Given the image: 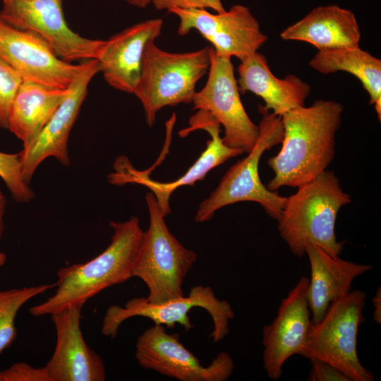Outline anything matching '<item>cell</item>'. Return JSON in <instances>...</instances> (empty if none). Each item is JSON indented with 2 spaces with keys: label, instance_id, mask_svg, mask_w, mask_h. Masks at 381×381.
<instances>
[{
  "label": "cell",
  "instance_id": "17",
  "mask_svg": "<svg viewBox=\"0 0 381 381\" xmlns=\"http://www.w3.org/2000/svg\"><path fill=\"white\" fill-rule=\"evenodd\" d=\"M83 303L71 305L51 315L56 330L54 353L44 365L50 381H104L102 358L86 344L80 329Z\"/></svg>",
  "mask_w": 381,
  "mask_h": 381
},
{
  "label": "cell",
  "instance_id": "4",
  "mask_svg": "<svg viewBox=\"0 0 381 381\" xmlns=\"http://www.w3.org/2000/svg\"><path fill=\"white\" fill-rule=\"evenodd\" d=\"M210 48L174 53L161 49L155 42L147 44L133 94L142 104L149 126L161 109L193 102L198 82L209 69Z\"/></svg>",
  "mask_w": 381,
  "mask_h": 381
},
{
  "label": "cell",
  "instance_id": "28",
  "mask_svg": "<svg viewBox=\"0 0 381 381\" xmlns=\"http://www.w3.org/2000/svg\"><path fill=\"white\" fill-rule=\"evenodd\" d=\"M157 10H169L176 7L183 9H212L216 13L225 11L221 0H151Z\"/></svg>",
  "mask_w": 381,
  "mask_h": 381
},
{
  "label": "cell",
  "instance_id": "33",
  "mask_svg": "<svg viewBox=\"0 0 381 381\" xmlns=\"http://www.w3.org/2000/svg\"><path fill=\"white\" fill-rule=\"evenodd\" d=\"M6 259V255L4 253L0 252V267L5 264Z\"/></svg>",
  "mask_w": 381,
  "mask_h": 381
},
{
  "label": "cell",
  "instance_id": "10",
  "mask_svg": "<svg viewBox=\"0 0 381 381\" xmlns=\"http://www.w3.org/2000/svg\"><path fill=\"white\" fill-rule=\"evenodd\" d=\"M192 103L194 109L206 111L223 126L226 145L243 153L251 150L258 138V126L243 105L231 58L220 56L210 48L208 78Z\"/></svg>",
  "mask_w": 381,
  "mask_h": 381
},
{
  "label": "cell",
  "instance_id": "25",
  "mask_svg": "<svg viewBox=\"0 0 381 381\" xmlns=\"http://www.w3.org/2000/svg\"><path fill=\"white\" fill-rule=\"evenodd\" d=\"M0 177L16 202H28L35 193L22 175L19 155L0 152Z\"/></svg>",
  "mask_w": 381,
  "mask_h": 381
},
{
  "label": "cell",
  "instance_id": "9",
  "mask_svg": "<svg viewBox=\"0 0 381 381\" xmlns=\"http://www.w3.org/2000/svg\"><path fill=\"white\" fill-rule=\"evenodd\" d=\"M0 18L34 33L66 62L98 59L105 40L84 37L72 30L64 17L62 0H1Z\"/></svg>",
  "mask_w": 381,
  "mask_h": 381
},
{
  "label": "cell",
  "instance_id": "30",
  "mask_svg": "<svg viewBox=\"0 0 381 381\" xmlns=\"http://www.w3.org/2000/svg\"><path fill=\"white\" fill-rule=\"evenodd\" d=\"M374 311L373 318L375 322L380 324L381 322V289L380 286L377 289L375 296L372 298Z\"/></svg>",
  "mask_w": 381,
  "mask_h": 381
},
{
  "label": "cell",
  "instance_id": "8",
  "mask_svg": "<svg viewBox=\"0 0 381 381\" xmlns=\"http://www.w3.org/2000/svg\"><path fill=\"white\" fill-rule=\"evenodd\" d=\"M194 308H202L208 312L213 322V331L210 337L214 343L224 339L229 332V322L234 319V313L231 304L216 297L207 286H193L187 296H180L159 303H151L144 297L128 301L123 307L109 306L103 318L102 334L114 339L121 324L136 316L147 318L157 325L173 328L176 324L186 331L193 327L188 313Z\"/></svg>",
  "mask_w": 381,
  "mask_h": 381
},
{
  "label": "cell",
  "instance_id": "15",
  "mask_svg": "<svg viewBox=\"0 0 381 381\" xmlns=\"http://www.w3.org/2000/svg\"><path fill=\"white\" fill-rule=\"evenodd\" d=\"M99 72L97 59L85 61L83 69L69 86L67 95L38 136L29 147L18 152L22 175L28 184L47 158L54 157L63 165L69 164L68 137L87 95L88 85Z\"/></svg>",
  "mask_w": 381,
  "mask_h": 381
},
{
  "label": "cell",
  "instance_id": "13",
  "mask_svg": "<svg viewBox=\"0 0 381 381\" xmlns=\"http://www.w3.org/2000/svg\"><path fill=\"white\" fill-rule=\"evenodd\" d=\"M180 334H169L164 325L150 327L138 338L135 358L143 368L179 381H225L234 363L226 352H220L207 366L180 341Z\"/></svg>",
  "mask_w": 381,
  "mask_h": 381
},
{
  "label": "cell",
  "instance_id": "21",
  "mask_svg": "<svg viewBox=\"0 0 381 381\" xmlns=\"http://www.w3.org/2000/svg\"><path fill=\"white\" fill-rule=\"evenodd\" d=\"M361 36L354 13L337 5L313 8L280 34L284 40L305 42L318 50L358 46Z\"/></svg>",
  "mask_w": 381,
  "mask_h": 381
},
{
  "label": "cell",
  "instance_id": "18",
  "mask_svg": "<svg viewBox=\"0 0 381 381\" xmlns=\"http://www.w3.org/2000/svg\"><path fill=\"white\" fill-rule=\"evenodd\" d=\"M163 23L161 18L143 20L105 40L97 60L99 72L111 87L133 94L140 76L145 47L160 35Z\"/></svg>",
  "mask_w": 381,
  "mask_h": 381
},
{
  "label": "cell",
  "instance_id": "16",
  "mask_svg": "<svg viewBox=\"0 0 381 381\" xmlns=\"http://www.w3.org/2000/svg\"><path fill=\"white\" fill-rule=\"evenodd\" d=\"M308 285L302 276L282 301L272 322L263 327V366L272 380H279L286 360L301 352L311 324Z\"/></svg>",
  "mask_w": 381,
  "mask_h": 381
},
{
  "label": "cell",
  "instance_id": "27",
  "mask_svg": "<svg viewBox=\"0 0 381 381\" xmlns=\"http://www.w3.org/2000/svg\"><path fill=\"white\" fill-rule=\"evenodd\" d=\"M0 381H50L44 367L35 368L25 362H17L0 371Z\"/></svg>",
  "mask_w": 381,
  "mask_h": 381
},
{
  "label": "cell",
  "instance_id": "26",
  "mask_svg": "<svg viewBox=\"0 0 381 381\" xmlns=\"http://www.w3.org/2000/svg\"><path fill=\"white\" fill-rule=\"evenodd\" d=\"M23 81L17 71L0 59V127L2 128L8 129L11 104Z\"/></svg>",
  "mask_w": 381,
  "mask_h": 381
},
{
  "label": "cell",
  "instance_id": "1",
  "mask_svg": "<svg viewBox=\"0 0 381 381\" xmlns=\"http://www.w3.org/2000/svg\"><path fill=\"white\" fill-rule=\"evenodd\" d=\"M343 105L337 101L318 99L283 114L282 147L267 160L274 177L266 187L271 191L288 186L298 188L325 170L335 154V136Z\"/></svg>",
  "mask_w": 381,
  "mask_h": 381
},
{
  "label": "cell",
  "instance_id": "12",
  "mask_svg": "<svg viewBox=\"0 0 381 381\" xmlns=\"http://www.w3.org/2000/svg\"><path fill=\"white\" fill-rule=\"evenodd\" d=\"M168 11L179 19V35H186L195 30L220 56H235L241 61L257 52L267 40L258 20L243 5L236 4L228 11L216 13L207 9L176 7Z\"/></svg>",
  "mask_w": 381,
  "mask_h": 381
},
{
  "label": "cell",
  "instance_id": "14",
  "mask_svg": "<svg viewBox=\"0 0 381 381\" xmlns=\"http://www.w3.org/2000/svg\"><path fill=\"white\" fill-rule=\"evenodd\" d=\"M0 59L17 71L23 80L63 89L69 87L85 64L83 61L75 65L61 60L38 36L1 18Z\"/></svg>",
  "mask_w": 381,
  "mask_h": 381
},
{
  "label": "cell",
  "instance_id": "19",
  "mask_svg": "<svg viewBox=\"0 0 381 381\" xmlns=\"http://www.w3.org/2000/svg\"><path fill=\"white\" fill-rule=\"evenodd\" d=\"M237 80L240 93L251 92L261 97L262 107L282 116L302 107L310 94L311 87L295 75L279 78L270 71L266 58L255 52L241 61Z\"/></svg>",
  "mask_w": 381,
  "mask_h": 381
},
{
  "label": "cell",
  "instance_id": "22",
  "mask_svg": "<svg viewBox=\"0 0 381 381\" xmlns=\"http://www.w3.org/2000/svg\"><path fill=\"white\" fill-rule=\"evenodd\" d=\"M68 89L23 80L11 104L8 130L29 147L68 92Z\"/></svg>",
  "mask_w": 381,
  "mask_h": 381
},
{
  "label": "cell",
  "instance_id": "29",
  "mask_svg": "<svg viewBox=\"0 0 381 381\" xmlns=\"http://www.w3.org/2000/svg\"><path fill=\"white\" fill-rule=\"evenodd\" d=\"M311 370L309 381H350L340 370L330 364L318 359H310Z\"/></svg>",
  "mask_w": 381,
  "mask_h": 381
},
{
  "label": "cell",
  "instance_id": "7",
  "mask_svg": "<svg viewBox=\"0 0 381 381\" xmlns=\"http://www.w3.org/2000/svg\"><path fill=\"white\" fill-rule=\"evenodd\" d=\"M366 297L356 289L332 302L323 318L310 324L300 355L330 364L350 381H373V373L361 364L357 353Z\"/></svg>",
  "mask_w": 381,
  "mask_h": 381
},
{
  "label": "cell",
  "instance_id": "32",
  "mask_svg": "<svg viewBox=\"0 0 381 381\" xmlns=\"http://www.w3.org/2000/svg\"><path fill=\"white\" fill-rule=\"evenodd\" d=\"M128 4L137 8H144L151 4V0H125Z\"/></svg>",
  "mask_w": 381,
  "mask_h": 381
},
{
  "label": "cell",
  "instance_id": "2",
  "mask_svg": "<svg viewBox=\"0 0 381 381\" xmlns=\"http://www.w3.org/2000/svg\"><path fill=\"white\" fill-rule=\"evenodd\" d=\"M111 243L95 258L85 263L61 267L56 272V291L43 303L29 309L34 317L52 315L71 305L85 304L103 290L131 277L143 233L136 217L111 221Z\"/></svg>",
  "mask_w": 381,
  "mask_h": 381
},
{
  "label": "cell",
  "instance_id": "24",
  "mask_svg": "<svg viewBox=\"0 0 381 381\" xmlns=\"http://www.w3.org/2000/svg\"><path fill=\"white\" fill-rule=\"evenodd\" d=\"M55 287V284L0 291V355L15 341L16 315L28 301Z\"/></svg>",
  "mask_w": 381,
  "mask_h": 381
},
{
  "label": "cell",
  "instance_id": "6",
  "mask_svg": "<svg viewBox=\"0 0 381 381\" xmlns=\"http://www.w3.org/2000/svg\"><path fill=\"white\" fill-rule=\"evenodd\" d=\"M150 223L144 231L133 277L140 279L151 303L183 296L182 284L197 254L184 247L168 229L154 194L145 195Z\"/></svg>",
  "mask_w": 381,
  "mask_h": 381
},
{
  "label": "cell",
  "instance_id": "11",
  "mask_svg": "<svg viewBox=\"0 0 381 381\" xmlns=\"http://www.w3.org/2000/svg\"><path fill=\"white\" fill-rule=\"evenodd\" d=\"M190 126L182 130L181 136H186L191 131L201 129L207 131L211 139L207 142L206 148L186 172L174 181L159 182L150 179L147 171H139L125 156L114 162V171L108 175V181L113 185L138 183L147 187L154 194L162 214L166 217L171 212L169 198L172 193L181 186H193L202 180L214 168L228 159L243 154L236 148L226 145L220 136V124L208 113L198 110L189 121Z\"/></svg>",
  "mask_w": 381,
  "mask_h": 381
},
{
  "label": "cell",
  "instance_id": "23",
  "mask_svg": "<svg viewBox=\"0 0 381 381\" xmlns=\"http://www.w3.org/2000/svg\"><path fill=\"white\" fill-rule=\"evenodd\" d=\"M310 66L322 74L345 71L353 75L361 83L370 96L381 119V60L358 46L341 47L318 50L310 59Z\"/></svg>",
  "mask_w": 381,
  "mask_h": 381
},
{
  "label": "cell",
  "instance_id": "3",
  "mask_svg": "<svg viewBox=\"0 0 381 381\" xmlns=\"http://www.w3.org/2000/svg\"><path fill=\"white\" fill-rule=\"evenodd\" d=\"M286 197L277 229L291 253L301 258L312 243L332 256L340 255L345 241H338L335 224L340 209L351 203L335 174L325 170Z\"/></svg>",
  "mask_w": 381,
  "mask_h": 381
},
{
  "label": "cell",
  "instance_id": "31",
  "mask_svg": "<svg viewBox=\"0 0 381 381\" xmlns=\"http://www.w3.org/2000/svg\"><path fill=\"white\" fill-rule=\"evenodd\" d=\"M6 200L4 194L0 188V241L4 231V214L6 210Z\"/></svg>",
  "mask_w": 381,
  "mask_h": 381
},
{
  "label": "cell",
  "instance_id": "20",
  "mask_svg": "<svg viewBox=\"0 0 381 381\" xmlns=\"http://www.w3.org/2000/svg\"><path fill=\"white\" fill-rule=\"evenodd\" d=\"M306 254L311 272L308 291L311 323H317L332 302L351 291L353 279L373 267L332 256L312 243L306 245Z\"/></svg>",
  "mask_w": 381,
  "mask_h": 381
},
{
  "label": "cell",
  "instance_id": "5",
  "mask_svg": "<svg viewBox=\"0 0 381 381\" xmlns=\"http://www.w3.org/2000/svg\"><path fill=\"white\" fill-rule=\"evenodd\" d=\"M262 117L258 125V140L248 155L231 166L217 187L199 205L195 220H210L218 210L239 202H255L266 213L277 219L286 197L271 191L261 182L259 164L262 155L282 141L284 128L282 118L258 106Z\"/></svg>",
  "mask_w": 381,
  "mask_h": 381
}]
</instances>
